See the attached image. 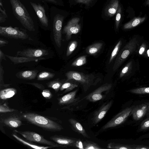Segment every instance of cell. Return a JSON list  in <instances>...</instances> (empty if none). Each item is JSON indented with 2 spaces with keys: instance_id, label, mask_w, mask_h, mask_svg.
Listing matches in <instances>:
<instances>
[{
  "instance_id": "obj_1",
  "label": "cell",
  "mask_w": 149,
  "mask_h": 149,
  "mask_svg": "<svg viewBox=\"0 0 149 149\" xmlns=\"http://www.w3.org/2000/svg\"><path fill=\"white\" fill-rule=\"evenodd\" d=\"M9 1L14 15L23 27L30 31H35L33 21L20 0Z\"/></svg>"
},
{
  "instance_id": "obj_8",
  "label": "cell",
  "mask_w": 149,
  "mask_h": 149,
  "mask_svg": "<svg viewBox=\"0 0 149 149\" xmlns=\"http://www.w3.org/2000/svg\"><path fill=\"white\" fill-rule=\"evenodd\" d=\"M137 42V40L135 38L125 45L116 59L113 68L114 71L118 68L130 54L134 50Z\"/></svg>"
},
{
  "instance_id": "obj_36",
  "label": "cell",
  "mask_w": 149,
  "mask_h": 149,
  "mask_svg": "<svg viewBox=\"0 0 149 149\" xmlns=\"http://www.w3.org/2000/svg\"><path fill=\"white\" fill-rule=\"evenodd\" d=\"M148 115V117L143 121L140 125L141 130H145L149 129V112Z\"/></svg>"
},
{
  "instance_id": "obj_33",
  "label": "cell",
  "mask_w": 149,
  "mask_h": 149,
  "mask_svg": "<svg viewBox=\"0 0 149 149\" xmlns=\"http://www.w3.org/2000/svg\"><path fill=\"white\" fill-rule=\"evenodd\" d=\"M77 46V42L76 40L70 42L68 46L66 55L68 56L70 55L76 49Z\"/></svg>"
},
{
  "instance_id": "obj_20",
  "label": "cell",
  "mask_w": 149,
  "mask_h": 149,
  "mask_svg": "<svg viewBox=\"0 0 149 149\" xmlns=\"http://www.w3.org/2000/svg\"><path fill=\"white\" fill-rule=\"evenodd\" d=\"M38 72L36 70L20 71L16 74V76L19 79L32 80L36 78Z\"/></svg>"
},
{
  "instance_id": "obj_49",
  "label": "cell",
  "mask_w": 149,
  "mask_h": 149,
  "mask_svg": "<svg viewBox=\"0 0 149 149\" xmlns=\"http://www.w3.org/2000/svg\"><path fill=\"white\" fill-rule=\"evenodd\" d=\"M49 3H50L55 4H56L58 3V2L56 0H43Z\"/></svg>"
},
{
  "instance_id": "obj_9",
  "label": "cell",
  "mask_w": 149,
  "mask_h": 149,
  "mask_svg": "<svg viewBox=\"0 0 149 149\" xmlns=\"http://www.w3.org/2000/svg\"><path fill=\"white\" fill-rule=\"evenodd\" d=\"M112 87L111 84L105 83L99 87L86 96L84 99L92 102H95L105 97L104 92L108 93Z\"/></svg>"
},
{
  "instance_id": "obj_16",
  "label": "cell",
  "mask_w": 149,
  "mask_h": 149,
  "mask_svg": "<svg viewBox=\"0 0 149 149\" xmlns=\"http://www.w3.org/2000/svg\"><path fill=\"white\" fill-rule=\"evenodd\" d=\"M77 91L76 90L58 98V104L61 105H70L77 102L79 100V97L76 98Z\"/></svg>"
},
{
  "instance_id": "obj_37",
  "label": "cell",
  "mask_w": 149,
  "mask_h": 149,
  "mask_svg": "<svg viewBox=\"0 0 149 149\" xmlns=\"http://www.w3.org/2000/svg\"><path fill=\"white\" fill-rule=\"evenodd\" d=\"M14 109L9 108L6 104H3L0 105V113H6L14 111Z\"/></svg>"
},
{
  "instance_id": "obj_29",
  "label": "cell",
  "mask_w": 149,
  "mask_h": 149,
  "mask_svg": "<svg viewBox=\"0 0 149 149\" xmlns=\"http://www.w3.org/2000/svg\"><path fill=\"white\" fill-rule=\"evenodd\" d=\"M84 149H102L103 148L96 143L91 141L86 140L83 142Z\"/></svg>"
},
{
  "instance_id": "obj_27",
  "label": "cell",
  "mask_w": 149,
  "mask_h": 149,
  "mask_svg": "<svg viewBox=\"0 0 149 149\" xmlns=\"http://www.w3.org/2000/svg\"><path fill=\"white\" fill-rule=\"evenodd\" d=\"M55 75L54 73L43 71L40 72L37 77V80L38 81H43L53 78Z\"/></svg>"
},
{
  "instance_id": "obj_14",
  "label": "cell",
  "mask_w": 149,
  "mask_h": 149,
  "mask_svg": "<svg viewBox=\"0 0 149 149\" xmlns=\"http://www.w3.org/2000/svg\"><path fill=\"white\" fill-rule=\"evenodd\" d=\"M50 139L56 143L65 146L75 147L77 141L78 139L63 136L55 135L50 137Z\"/></svg>"
},
{
  "instance_id": "obj_38",
  "label": "cell",
  "mask_w": 149,
  "mask_h": 149,
  "mask_svg": "<svg viewBox=\"0 0 149 149\" xmlns=\"http://www.w3.org/2000/svg\"><path fill=\"white\" fill-rule=\"evenodd\" d=\"M42 94L43 97L47 99H50L52 97V93L47 89L43 90L42 92Z\"/></svg>"
},
{
  "instance_id": "obj_4",
  "label": "cell",
  "mask_w": 149,
  "mask_h": 149,
  "mask_svg": "<svg viewBox=\"0 0 149 149\" xmlns=\"http://www.w3.org/2000/svg\"><path fill=\"white\" fill-rule=\"evenodd\" d=\"M0 35L11 38L22 40L27 39L29 38L28 35L24 29L11 26H0Z\"/></svg>"
},
{
  "instance_id": "obj_43",
  "label": "cell",
  "mask_w": 149,
  "mask_h": 149,
  "mask_svg": "<svg viewBox=\"0 0 149 149\" xmlns=\"http://www.w3.org/2000/svg\"><path fill=\"white\" fill-rule=\"evenodd\" d=\"M0 85L1 84H3V75L4 73V71L3 69V67L2 66L0 63Z\"/></svg>"
},
{
  "instance_id": "obj_45",
  "label": "cell",
  "mask_w": 149,
  "mask_h": 149,
  "mask_svg": "<svg viewBox=\"0 0 149 149\" xmlns=\"http://www.w3.org/2000/svg\"><path fill=\"white\" fill-rule=\"evenodd\" d=\"M76 147L79 149H84L83 142L80 139H78L76 144Z\"/></svg>"
},
{
  "instance_id": "obj_21",
  "label": "cell",
  "mask_w": 149,
  "mask_h": 149,
  "mask_svg": "<svg viewBox=\"0 0 149 149\" xmlns=\"http://www.w3.org/2000/svg\"><path fill=\"white\" fill-rule=\"evenodd\" d=\"M2 122L5 125L10 127L16 128L21 126L22 122L18 118L15 117H10L5 118Z\"/></svg>"
},
{
  "instance_id": "obj_26",
  "label": "cell",
  "mask_w": 149,
  "mask_h": 149,
  "mask_svg": "<svg viewBox=\"0 0 149 149\" xmlns=\"http://www.w3.org/2000/svg\"><path fill=\"white\" fill-rule=\"evenodd\" d=\"M108 148L113 149H132L133 146H131L126 145L120 143H117L114 142L109 143L107 146Z\"/></svg>"
},
{
  "instance_id": "obj_35",
  "label": "cell",
  "mask_w": 149,
  "mask_h": 149,
  "mask_svg": "<svg viewBox=\"0 0 149 149\" xmlns=\"http://www.w3.org/2000/svg\"><path fill=\"white\" fill-rule=\"evenodd\" d=\"M122 13L121 7L119 5V8L116 12V15L115 19V25L116 29H117L119 26L121 17Z\"/></svg>"
},
{
  "instance_id": "obj_23",
  "label": "cell",
  "mask_w": 149,
  "mask_h": 149,
  "mask_svg": "<svg viewBox=\"0 0 149 149\" xmlns=\"http://www.w3.org/2000/svg\"><path fill=\"white\" fill-rule=\"evenodd\" d=\"M17 93V90L14 88H8L1 90L0 98L1 99L6 100L13 97Z\"/></svg>"
},
{
  "instance_id": "obj_41",
  "label": "cell",
  "mask_w": 149,
  "mask_h": 149,
  "mask_svg": "<svg viewBox=\"0 0 149 149\" xmlns=\"http://www.w3.org/2000/svg\"><path fill=\"white\" fill-rule=\"evenodd\" d=\"M26 83L28 84H31L32 85H33L41 90H43L45 89V87L42 84L34 82H30L27 83Z\"/></svg>"
},
{
  "instance_id": "obj_52",
  "label": "cell",
  "mask_w": 149,
  "mask_h": 149,
  "mask_svg": "<svg viewBox=\"0 0 149 149\" xmlns=\"http://www.w3.org/2000/svg\"><path fill=\"white\" fill-rule=\"evenodd\" d=\"M147 53L148 54V57H149V49H148L147 51Z\"/></svg>"
},
{
  "instance_id": "obj_3",
  "label": "cell",
  "mask_w": 149,
  "mask_h": 149,
  "mask_svg": "<svg viewBox=\"0 0 149 149\" xmlns=\"http://www.w3.org/2000/svg\"><path fill=\"white\" fill-rule=\"evenodd\" d=\"M67 78L66 81L73 80L80 84L85 92L91 86L95 85L100 81L92 74H88L77 71H70L65 74Z\"/></svg>"
},
{
  "instance_id": "obj_18",
  "label": "cell",
  "mask_w": 149,
  "mask_h": 149,
  "mask_svg": "<svg viewBox=\"0 0 149 149\" xmlns=\"http://www.w3.org/2000/svg\"><path fill=\"white\" fill-rule=\"evenodd\" d=\"M6 56L9 58L14 64L21 63L33 61H37L39 60L45 59L44 58H30L21 56H13L5 54Z\"/></svg>"
},
{
  "instance_id": "obj_39",
  "label": "cell",
  "mask_w": 149,
  "mask_h": 149,
  "mask_svg": "<svg viewBox=\"0 0 149 149\" xmlns=\"http://www.w3.org/2000/svg\"><path fill=\"white\" fill-rule=\"evenodd\" d=\"M131 63V62H129L122 69L120 74V77H123L128 72Z\"/></svg>"
},
{
  "instance_id": "obj_2",
  "label": "cell",
  "mask_w": 149,
  "mask_h": 149,
  "mask_svg": "<svg viewBox=\"0 0 149 149\" xmlns=\"http://www.w3.org/2000/svg\"><path fill=\"white\" fill-rule=\"evenodd\" d=\"M23 117L31 123L48 131H59L63 129L62 126L57 123L37 114L27 113L23 115Z\"/></svg>"
},
{
  "instance_id": "obj_31",
  "label": "cell",
  "mask_w": 149,
  "mask_h": 149,
  "mask_svg": "<svg viewBox=\"0 0 149 149\" xmlns=\"http://www.w3.org/2000/svg\"><path fill=\"white\" fill-rule=\"evenodd\" d=\"M86 62V56H81L76 59L72 63V65L74 67L81 66L85 64Z\"/></svg>"
},
{
  "instance_id": "obj_10",
  "label": "cell",
  "mask_w": 149,
  "mask_h": 149,
  "mask_svg": "<svg viewBox=\"0 0 149 149\" xmlns=\"http://www.w3.org/2000/svg\"><path fill=\"white\" fill-rule=\"evenodd\" d=\"M80 20V19L79 18H73L68 22L64 27L63 31L65 34L67 40L70 39L72 34H76L80 31L81 25L79 23Z\"/></svg>"
},
{
  "instance_id": "obj_17",
  "label": "cell",
  "mask_w": 149,
  "mask_h": 149,
  "mask_svg": "<svg viewBox=\"0 0 149 149\" xmlns=\"http://www.w3.org/2000/svg\"><path fill=\"white\" fill-rule=\"evenodd\" d=\"M69 122L71 125L72 128L75 132L81 134L84 137L90 138L85 130L79 122L73 118H70L69 120Z\"/></svg>"
},
{
  "instance_id": "obj_42",
  "label": "cell",
  "mask_w": 149,
  "mask_h": 149,
  "mask_svg": "<svg viewBox=\"0 0 149 149\" xmlns=\"http://www.w3.org/2000/svg\"><path fill=\"white\" fill-rule=\"evenodd\" d=\"M76 2L78 3H82L89 5L91 2L95 0H74Z\"/></svg>"
},
{
  "instance_id": "obj_7",
  "label": "cell",
  "mask_w": 149,
  "mask_h": 149,
  "mask_svg": "<svg viewBox=\"0 0 149 149\" xmlns=\"http://www.w3.org/2000/svg\"><path fill=\"white\" fill-rule=\"evenodd\" d=\"M132 108L127 107L118 113L102 128L103 130L113 127L123 123L130 114Z\"/></svg>"
},
{
  "instance_id": "obj_6",
  "label": "cell",
  "mask_w": 149,
  "mask_h": 149,
  "mask_svg": "<svg viewBox=\"0 0 149 149\" xmlns=\"http://www.w3.org/2000/svg\"><path fill=\"white\" fill-rule=\"evenodd\" d=\"M64 17L60 14L54 15L53 20V32L55 42L57 46H61L62 28Z\"/></svg>"
},
{
  "instance_id": "obj_34",
  "label": "cell",
  "mask_w": 149,
  "mask_h": 149,
  "mask_svg": "<svg viewBox=\"0 0 149 149\" xmlns=\"http://www.w3.org/2000/svg\"><path fill=\"white\" fill-rule=\"evenodd\" d=\"M122 41L119 40L111 54L109 61V64L110 63L117 54L122 45Z\"/></svg>"
},
{
  "instance_id": "obj_24",
  "label": "cell",
  "mask_w": 149,
  "mask_h": 149,
  "mask_svg": "<svg viewBox=\"0 0 149 149\" xmlns=\"http://www.w3.org/2000/svg\"><path fill=\"white\" fill-rule=\"evenodd\" d=\"M103 45L102 42L95 43L88 47L86 49V53L91 55H95L98 53Z\"/></svg>"
},
{
  "instance_id": "obj_19",
  "label": "cell",
  "mask_w": 149,
  "mask_h": 149,
  "mask_svg": "<svg viewBox=\"0 0 149 149\" xmlns=\"http://www.w3.org/2000/svg\"><path fill=\"white\" fill-rule=\"evenodd\" d=\"M119 6L118 0H111L105 8V14L108 16H113L116 13Z\"/></svg>"
},
{
  "instance_id": "obj_12",
  "label": "cell",
  "mask_w": 149,
  "mask_h": 149,
  "mask_svg": "<svg viewBox=\"0 0 149 149\" xmlns=\"http://www.w3.org/2000/svg\"><path fill=\"white\" fill-rule=\"evenodd\" d=\"M113 101L111 100L107 103L103 104L98 110L95 111L92 118V123L97 124L104 118L106 113L111 107Z\"/></svg>"
},
{
  "instance_id": "obj_46",
  "label": "cell",
  "mask_w": 149,
  "mask_h": 149,
  "mask_svg": "<svg viewBox=\"0 0 149 149\" xmlns=\"http://www.w3.org/2000/svg\"><path fill=\"white\" fill-rule=\"evenodd\" d=\"M8 40H5L0 38V47H2L5 45L8 44Z\"/></svg>"
},
{
  "instance_id": "obj_47",
  "label": "cell",
  "mask_w": 149,
  "mask_h": 149,
  "mask_svg": "<svg viewBox=\"0 0 149 149\" xmlns=\"http://www.w3.org/2000/svg\"><path fill=\"white\" fill-rule=\"evenodd\" d=\"M145 49V45L144 44L142 45L139 51V53L140 54H142L144 52Z\"/></svg>"
},
{
  "instance_id": "obj_48",
  "label": "cell",
  "mask_w": 149,
  "mask_h": 149,
  "mask_svg": "<svg viewBox=\"0 0 149 149\" xmlns=\"http://www.w3.org/2000/svg\"><path fill=\"white\" fill-rule=\"evenodd\" d=\"M5 55L3 52L0 49V63H1V61L3 59L6 60L5 58Z\"/></svg>"
},
{
  "instance_id": "obj_28",
  "label": "cell",
  "mask_w": 149,
  "mask_h": 149,
  "mask_svg": "<svg viewBox=\"0 0 149 149\" xmlns=\"http://www.w3.org/2000/svg\"><path fill=\"white\" fill-rule=\"evenodd\" d=\"M78 85L75 83L66 82L62 84L60 88L61 91L65 90L63 93H65L73 90L78 86Z\"/></svg>"
},
{
  "instance_id": "obj_44",
  "label": "cell",
  "mask_w": 149,
  "mask_h": 149,
  "mask_svg": "<svg viewBox=\"0 0 149 149\" xmlns=\"http://www.w3.org/2000/svg\"><path fill=\"white\" fill-rule=\"evenodd\" d=\"M134 149H149V147L143 145H134L133 146Z\"/></svg>"
},
{
  "instance_id": "obj_13",
  "label": "cell",
  "mask_w": 149,
  "mask_h": 149,
  "mask_svg": "<svg viewBox=\"0 0 149 149\" xmlns=\"http://www.w3.org/2000/svg\"><path fill=\"white\" fill-rule=\"evenodd\" d=\"M36 12L42 25L46 27L49 25V20L44 7L39 3L32 2H30Z\"/></svg>"
},
{
  "instance_id": "obj_15",
  "label": "cell",
  "mask_w": 149,
  "mask_h": 149,
  "mask_svg": "<svg viewBox=\"0 0 149 149\" xmlns=\"http://www.w3.org/2000/svg\"><path fill=\"white\" fill-rule=\"evenodd\" d=\"M148 111V105L146 104L137 105L132 108L130 114L133 119L138 120L143 117Z\"/></svg>"
},
{
  "instance_id": "obj_11",
  "label": "cell",
  "mask_w": 149,
  "mask_h": 149,
  "mask_svg": "<svg viewBox=\"0 0 149 149\" xmlns=\"http://www.w3.org/2000/svg\"><path fill=\"white\" fill-rule=\"evenodd\" d=\"M49 52L46 49H42L28 48L17 52V56H19L30 58H40L48 55Z\"/></svg>"
},
{
  "instance_id": "obj_25",
  "label": "cell",
  "mask_w": 149,
  "mask_h": 149,
  "mask_svg": "<svg viewBox=\"0 0 149 149\" xmlns=\"http://www.w3.org/2000/svg\"><path fill=\"white\" fill-rule=\"evenodd\" d=\"M12 136L16 139L23 144L29 146L32 148L36 149H47L53 147L51 146H44L36 145L25 141L15 134H13Z\"/></svg>"
},
{
  "instance_id": "obj_50",
  "label": "cell",
  "mask_w": 149,
  "mask_h": 149,
  "mask_svg": "<svg viewBox=\"0 0 149 149\" xmlns=\"http://www.w3.org/2000/svg\"><path fill=\"white\" fill-rule=\"evenodd\" d=\"M146 3L147 6H149V0H147Z\"/></svg>"
},
{
  "instance_id": "obj_5",
  "label": "cell",
  "mask_w": 149,
  "mask_h": 149,
  "mask_svg": "<svg viewBox=\"0 0 149 149\" xmlns=\"http://www.w3.org/2000/svg\"><path fill=\"white\" fill-rule=\"evenodd\" d=\"M15 132L21 134L28 141L39 143L56 147L61 146V145L45 139L42 136L35 132L29 131H21L15 130Z\"/></svg>"
},
{
  "instance_id": "obj_22",
  "label": "cell",
  "mask_w": 149,
  "mask_h": 149,
  "mask_svg": "<svg viewBox=\"0 0 149 149\" xmlns=\"http://www.w3.org/2000/svg\"><path fill=\"white\" fill-rule=\"evenodd\" d=\"M146 19L145 17H134L128 22L125 24L123 26V28L124 29H127L136 27L143 22Z\"/></svg>"
},
{
  "instance_id": "obj_32",
  "label": "cell",
  "mask_w": 149,
  "mask_h": 149,
  "mask_svg": "<svg viewBox=\"0 0 149 149\" xmlns=\"http://www.w3.org/2000/svg\"><path fill=\"white\" fill-rule=\"evenodd\" d=\"M128 91L136 94H149V87H142L132 89L129 91Z\"/></svg>"
},
{
  "instance_id": "obj_30",
  "label": "cell",
  "mask_w": 149,
  "mask_h": 149,
  "mask_svg": "<svg viewBox=\"0 0 149 149\" xmlns=\"http://www.w3.org/2000/svg\"><path fill=\"white\" fill-rule=\"evenodd\" d=\"M62 84V83L59 81L54 80L48 82L47 85L49 88L53 89L55 93H56L60 89Z\"/></svg>"
},
{
  "instance_id": "obj_51",
  "label": "cell",
  "mask_w": 149,
  "mask_h": 149,
  "mask_svg": "<svg viewBox=\"0 0 149 149\" xmlns=\"http://www.w3.org/2000/svg\"><path fill=\"white\" fill-rule=\"evenodd\" d=\"M148 105V111H149V102L146 103Z\"/></svg>"
},
{
  "instance_id": "obj_40",
  "label": "cell",
  "mask_w": 149,
  "mask_h": 149,
  "mask_svg": "<svg viewBox=\"0 0 149 149\" xmlns=\"http://www.w3.org/2000/svg\"><path fill=\"white\" fill-rule=\"evenodd\" d=\"M0 14L4 16L6 18L8 17L6 11L3 8L2 0H0Z\"/></svg>"
}]
</instances>
